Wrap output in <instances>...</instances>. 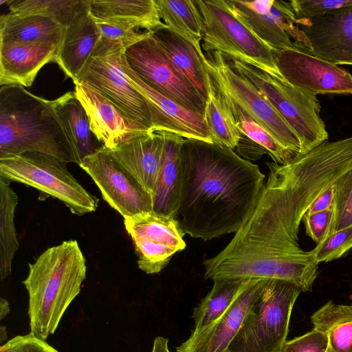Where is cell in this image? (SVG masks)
<instances>
[{"label": "cell", "mask_w": 352, "mask_h": 352, "mask_svg": "<svg viewBox=\"0 0 352 352\" xmlns=\"http://www.w3.org/2000/svg\"><path fill=\"white\" fill-rule=\"evenodd\" d=\"M266 164L269 175L253 210L228 244L204 261V277L280 279L311 292L318 264L300 246L299 226L329 180L301 156L284 165Z\"/></svg>", "instance_id": "cell-1"}, {"label": "cell", "mask_w": 352, "mask_h": 352, "mask_svg": "<svg viewBox=\"0 0 352 352\" xmlns=\"http://www.w3.org/2000/svg\"><path fill=\"white\" fill-rule=\"evenodd\" d=\"M175 219L184 234L209 241L235 233L253 210L264 184L259 167L234 150L184 139Z\"/></svg>", "instance_id": "cell-2"}, {"label": "cell", "mask_w": 352, "mask_h": 352, "mask_svg": "<svg viewBox=\"0 0 352 352\" xmlns=\"http://www.w3.org/2000/svg\"><path fill=\"white\" fill-rule=\"evenodd\" d=\"M26 151L80 164L81 159L67 136L53 101L19 85L0 88V159Z\"/></svg>", "instance_id": "cell-3"}, {"label": "cell", "mask_w": 352, "mask_h": 352, "mask_svg": "<svg viewBox=\"0 0 352 352\" xmlns=\"http://www.w3.org/2000/svg\"><path fill=\"white\" fill-rule=\"evenodd\" d=\"M86 272V260L76 240L52 246L29 263L23 283L29 294L31 334L45 340L55 332L79 294Z\"/></svg>", "instance_id": "cell-4"}, {"label": "cell", "mask_w": 352, "mask_h": 352, "mask_svg": "<svg viewBox=\"0 0 352 352\" xmlns=\"http://www.w3.org/2000/svg\"><path fill=\"white\" fill-rule=\"evenodd\" d=\"M226 63L248 79L270 102L295 132L300 142V153L327 141L326 125L320 117L316 96L295 87L251 64L223 54Z\"/></svg>", "instance_id": "cell-5"}, {"label": "cell", "mask_w": 352, "mask_h": 352, "mask_svg": "<svg viewBox=\"0 0 352 352\" xmlns=\"http://www.w3.org/2000/svg\"><path fill=\"white\" fill-rule=\"evenodd\" d=\"M300 292L294 283L268 278L224 352H280Z\"/></svg>", "instance_id": "cell-6"}, {"label": "cell", "mask_w": 352, "mask_h": 352, "mask_svg": "<svg viewBox=\"0 0 352 352\" xmlns=\"http://www.w3.org/2000/svg\"><path fill=\"white\" fill-rule=\"evenodd\" d=\"M195 3L202 17L201 48L205 52H221L285 80L276 64L274 50L237 19L226 0Z\"/></svg>", "instance_id": "cell-7"}, {"label": "cell", "mask_w": 352, "mask_h": 352, "mask_svg": "<svg viewBox=\"0 0 352 352\" xmlns=\"http://www.w3.org/2000/svg\"><path fill=\"white\" fill-rule=\"evenodd\" d=\"M67 162L34 151L0 159V177L34 187L59 199L76 215L94 212L98 199L69 172Z\"/></svg>", "instance_id": "cell-8"}, {"label": "cell", "mask_w": 352, "mask_h": 352, "mask_svg": "<svg viewBox=\"0 0 352 352\" xmlns=\"http://www.w3.org/2000/svg\"><path fill=\"white\" fill-rule=\"evenodd\" d=\"M205 57L212 85L236 102L283 146L299 154L300 142L298 136L266 98L230 67L221 52H208Z\"/></svg>", "instance_id": "cell-9"}, {"label": "cell", "mask_w": 352, "mask_h": 352, "mask_svg": "<svg viewBox=\"0 0 352 352\" xmlns=\"http://www.w3.org/2000/svg\"><path fill=\"white\" fill-rule=\"evenodd\" d=\"M125 50L120 44L100 38L77 82H83L93 87L125 113L153 131L148 106L122 69L121 58Z\"/></svg>", "instance_id": "cell-10"}, {"label": "cell", "mask_w": 352, "mask_h": 352, "mask_svg": "<svg viewBox=\"0 0 352 352\" xmlns=\"http://www.w3.org/2000/svg\"><path fill=\"white\" fill-rule=\"evenodd\" d=\"M125 56L131 68L154 89L204 116L206 100L173 64L151 33L126 49Z\"/></svg>", "instance_id": "cell-11"}, {"label": "cell", "mask_w": 352, "mask_h": 352, "mask_svg": "<svg viewBox=\"0 0 352 352\" xmlns=\"http://www.w3.org/2000/svg\"><path fill=\"white\" fill-rule=\"evenodd\" d=\"M79 166L92 178L103 199L124 219L153 212L152 196L104 146L84 157Z\"/></svg>", "instance_id": "cell-12"}, {"label": "cell", "mask_w": 352, "mask_h": 352, "mask_svg": "<svg viewBox=\"0 0 352 352\" xmlns=\"http://www.w3.org/2000/svg\"><path fill=\"white\" fill-rule=\"evenodd\" d=\"M124 224L133 240L138 267L146 274L159 273L186 248L184 235L172 217L151 212L125 218Z\"/></svg>", "instance_id": "cell-13"}, {"label": "cell", "mask_w": 352, "mask_h": 352, "mask_svg": "<svg viewBox=\"0 0 352 352\" xmlns=\"http://www.w3.org/2000/svg\"><path fill=\"white\" fill-rule=\"evenodd\" d=\"M273 53L280 73L291 85L315 96L352 94V75L338 65L295 43L291 48Z\"/></svg>", "instance_id": "cell-14"}, {"label": "cell", "mask_w": 352, "mask_h": 352, "mask_svg": "<svg viewBox=\"0 0 352 352\" xmlns=\"http://www.w3.org/2000/svg\"><path fill=\"white\" fill-rule=\"evenodd\" d=\"M121 65L128 79L144 98L150 111L153 131H167L185 139L213 142L203 115L192 111L162 95L131 68L125 52Z\"/></svg>", "instance_id": "cell-15"}, {"label": "cell", "mask_w": 352, "mask_h": 352, "mask_svg": "<svg viewBox=\"0 0 352 352\" xmlns=\"http://www.w3.org/2000/svg\"><path fill=\"white\" fill-rule=\"evenodd\" d=\"M74 91L87 113L91 131L107 148L153 131L86 83H76Z\"/></svg>", "instance_id": "cell-16"}, {"label": "cell", "mask_w": 352, "mask_h": 352, "mask_svg": "<svg viewBox=\"0 0 352 352\" xmlns=\"http://www.w3.org/2000/svg\"><path fill=\"white\" fill-rule=\"evenodd\" d=\"M268 278H248L227 311L215 322L176 348L177 352H224Z\"/></svg>", "instance_id": "cell-17"}, {"label": "cell", "mask_w": 352, "mask_h": 352, "mask_svg": "<svg viewBox=\"0 0 352 352\" xmlns=\"http://www.w3.org/2000/svg\"><path fill=\"white\" fill-rule=\"evenodd\" d=\"M296 24L310 43L309 53L336 65H352V6L320 16L296 19Z\"/></svg>", "instance_id": "cell-18"}, {"label": "cell", "mask_w": 352, "mask_h": 352, "mask_svg": "<svg viewBox=\"0 0 352 352\" xmlns=\"http://www.w3.org/2000/svg\"><path fill=\"white\" fill-rule=\"evenodd\" d=\"M234 14L258 38L279 51L307 42L303 32L296 24L290 1L274 0L270 11L258 14L247 8L241 0H226Z\"/></svg>", "instance_id": "cell-19"}, {"label": "cell", "mask_w": 352, "mask_h": 352, "mask_svg": "<svg viewBox=\"0 0 352 352\" xmlns=\"http://www.w3.org/2000/svg\"><path fill=\"white\" fill-rule=\"evenodd\" d=\"M59 43L0 42V85L30 87L41 69L56 63Z\"/></svg>", "instance_id": "cell-20"}, {"label": "cell", "mask_w": 352, "mask_h": 352, "mask_svg": "<svg viewBox=\"0 0 352 352\" xmlns=\"http://www.w3.org/2000/svg\"><path fill=\"white\" fill-rule=\"evenodd\" d=\"M100 38L99 29L91 13L90 0H85L69 23L64 27L56 61L74 84Z\"/></svg>", "instance_id": "cell-21"}, {"label": "cell", "mask_w": 352, "mask_h": 352, "mask_svg": "<svg viewBox=\"0 0 352 352\" xmlns=\"http://www.w3.org/2000/svg\"><path fill=\"white\" fill-rule=\"evenodd\" d=\"M163 146L160 132L152 131L107 149L152 196L160 170Z\"/></svg>", "instance_id": "cell-22"}, {"label": "cell", "mask_w": 352, "mask_h": 352, "mask_svg": "<svg viewBox=\"0 0 352 352\" xmlns=\"http://www.w3.org/2000/svg\"><path fill=\"white\" fill-rule=\"evenodd\" d=\"M164 146L160 170L153 190V212L175 219L181 184V148L185 138L160 131Z\"/></svg>", "instance_id": "cell-23"}, {"label": "cell", "mask_w": 352, "mask_h": 352, "mask_svg": "<svg viewBox=\"0 0 352 352\" xmlns=\"http://www.w3.org/2000/svg\"><path fill=\"white\" fill-rule=\"evenodd\" d=\"M177 68L194 85L206 100L214 91L206 65V57L189 41L168 29L165 25L151 32Z\"/></svg>", "instance_id": "cell-24"}, {"label": "cell", "mask_w": 352, "mask_h": 352, "mask_svg": "<svg viewBox=\"0 0 352 352\" xmlns=\"http://www.w3.org/2000/svg\"><path fill=\"white\" fill-rule=\"evenodd\" d=\"M52 101L61 124L81 161L104 146L91 131L87 113L74 91H68Z\"/></svg>", "instance_id": "cell-25"}, {"label": "cell", "mask_w": 352, "mask_h": 352, "mask_svg": "<svg viewBox=\"0 0 352 352\" xmlns=\"http://www.w3.org/2000/svg\"><path fill=\"white\" fill-rule=\"evenodd\" d=\"M64 27L55 20L38 15L12 12L0 16V42H61Z\"/></svg>", "instance_id": "cell-26"}, {"label": "cell", "mask_w": 352, "mask_h": 352, "mask_svg": "<svg viewBox=\"0 0 352 352\" xmlns=\"http://www.w3.org/2000/svg\"><path fill=\"white\" fill-rule=\"evenodd\" d=\"M93 16L113 19L144 31H153L164 25L155 0H90Z\"/></svg>", "instance_id": "cell-27"}, {"label": "cell", "mask_w": 352, "mask_h": 352, "mask_svg": "<svg viewBox=\"0 0 352 352\" xmlns=\"http://www.w3.org/2000/svg\"><path fill=\"white\" fill-rule=\"evenodd\" d=\"M160 17L165 26L203 52V21L191 0H155Z\"/></svg>", "instance_id": "cell-28"}, {"label": "cell", "mask_w": 352, "mask_h": 352, "mask_svg": "<svg viewBox=\"0 0 352 352\" xmlns=\"http://www.w3.org/2000/svg\"><path fill=\"white\" fill-rule=\"evenodd\" d=\"M314 329L325 333L331 352H352V305L331 300L311 317Z\"/></svg>", "instance_id": "cell-29"}, {"label": "cell", "mask_w": 352, "mask_h": 352, "mask_svg": "<svg viewBox=\"0 0 352 352\" xmlns=\"http://www.w3.org/2000/svg\"><path fill=\"white\" fill-rule=\"evenodd\" d=\"M212 280V289L194 309L191 334L199 332L219 318L235 300L247 279L220 278Z\"/></svg>", "instance_id": "cell-30"}, {"label": "cell", "mask_w": 352, "mask_h": 352, "mask_svg": "<svg viewBox=\"0 0 352 352\" xmlns=\"http://www.w3.org/2000/svg\"><path fill=\"white\" fill-rule=\"evenodd\" d=\"M18 197L10 182L0 177V278L3 280L11 274L12 262L19 248L14 223Z\"/></svg>", "instance_id": "cell-31"}, {"label": "cell", "mask_w": 352, "mask_h": 352, "mask_svg": "<svg viewBox=\"0 0 352 352\" xmlns=\"http://www.w3.org/2000/svg\"><path fill=\"white\" fill-rule=\"evenodd\" d=\"M213 88L206 103L204 117L206 126L213 143L234 150L242 133L222 96Z\"/></svg>", "instance_id": "cell-32"}, {"label": "cell", "mask_w": 352, "mask_h": 352, "mask_svg": "<svg viewBox=\"0 0 352 352\" xmlns=\"http://www.w3.org/2000/svg\"><path fill=\"white\" fill-rule=\"evenodd\" d=\"M215 89L221 94L226 103L230 108L235 122L241 132L263 146L271 156L274 162L284 165L293 160L296 155L293 151L283 146L236 102L223 94L217 88Z\"/></svg>", "instance_id": "cell-33"}, {"label": "cell", "mask_w": 352, "mask_h": 352, "mask_svg": "<svg viewBox=\"0 0 352 352\" xmlns=\"http://www.w3.org/2000/svg\"><path fill=\"white\" fill-rule=\"evenodd\" d=\"M85 0H9L10 12L52 19L63 27L69 23Z\"/></svg>", "instance_id": "cell-34"}, {"label": "cell", "mask_w": 352, "mask_h": 352, "mask_svg": "<svg viewBox=\"0 0 352 352\" xmlns=\"http://www.w3.org/2000/svg\"><path fill=\"white\" fill-rule=\"evenodd\" d=\"M333 217L328 234L352 226V169L333 184Z\"/></svg>", "instance_id": "cell-35"}, {"label": "cell", "mask_w": 352, "mask_h": 352, "mask_svg": "<svg viewBox=\"0 0 352 352\" xmlns=\"http://www.w3.org/2000/svg\"><path fill=\"white\" fill-rule=\"evenodd\" d=\"M93 17L99 29L102 40L120 44L126 49L151 33L117 19Z\"/></svg>", "instance_id": "cell-36"}, {"label": "cell", "mask_w": 352, "mask_h": 352, "mask_svg": "<svg viewBox=\"0 0 352 352\" xmlns=\"http://www.w3.org/2000/svg\"><path fill=\"white\" fill-rule=\"evenodd\" d=\"M351 248H352V226L330 234L318 243L310 252L314 261L319 264L337 259Z\"/></svg>", "instance_id": "cell-37"}, {"label": "cell", "mask_w": 352, "mask_h": 352, "mask_svg": "<svg viewBox=\"0 0 352 352\" xmlns=\"http://www.w3.org/2000/svg\"><path fill=\"white\" fill-rule=\"evenodd\" d=\"M296 19H311L337 12L352 6V0H292Z\"/></svg>", "instance_id": "cell-38"}, {"label": "cell", "mask_w": 352, "mask_h": 352, "mask_svg": "<svg viewBox=\"0 0 352 352\" xmlns=\"http://www.w3.org/2000/svg\"><path fill=\"white\" fill-rule=\"evenodd\" d=\"M328 336L315 329L301 336L285 341L280 352H327Z\"/></svg>", "instance_id": "cell-39"}, {"label": "cell", "mask_w": 352, "mask_h": 352, "mask_svg": "<svg viewBox=\"0 0 352 352\" xmlns=\"http://www.w3.org/2000/svg\"><path fill=\"white\" fill-rule=\"evenodd\" d=\"M333 217V208L305 213L302 221L307 234L317 244L322 241L328 234Z\"/></svg>", "instance_id": "cell-40"}, {"label": "cell", "mask_w": 352, "mask_h": 352, "mask_svg": "<svg viewBox=\"0 0 352 352\" xmlns=\"http://www.w3.org/2000/svg\"><path fill=\"white\" fill-rule=\"evenodd\" d=\"M0 352H58L30 333L25 336H17L2 345Z\"/></svg>", "instance_id": "cell-41"}, {"label": "cell", "mask_w": 352, "mask_h": 352, "mask_svg": "<svg viewBox=\"0 0 352 352\" xmlns=\"http://www.w3.org/2000/svg\"><path fill=\"white\" fill-rule=\"evenodd\" d=\"M236 148L241 156L253 160L259 159L263 154L267 153L263 146L250 139L243 133H241Z\"/></svg>", "instance_id": "cell-42"}, {"label": "cell", "mask_w": 352, "mask_h": 352, "mask_svg": "<svg viewBox=\"0 0 352 352\" xmlns=\"http://www.w3.org/2000/svg\"><path fill=\"white\" fill-rule=\"evenodd\" d=\"M333 184L321 192L311 204L306 213H314L333 208Z\"/></svg>", "instance_id": "cell-43"}, {"label": "cell", "mask_w": 352, "mask_h": 352, "mask_svg": "<svg viewBox=\"0 0 352 352\" xmlns=\"http://www.w3.org/2000/svg\"><path fill=\"white\" fill-rule=\"evenodd\" d=\"M151 352H170L168 349V340L162 336L156 337Z\"/></svg>", "instance_id": "cell-44"}, {"label": "cell", "mask_w": 352, "mask_h": 352, "mask_svg": "<svg viewBox=\"0 0 352 352\" xmlns=\"http://www.w3.org/2000/svg\"><path fill=\"white\" fill-rule=\"evenodd\" d=\"M10 311V307L7 300L1 298L0 300V319L2 320Z\"/></svg>", "instance_id": "cell-45"}, {"label": "cell", "mask_w": 352, "mask_h": 352, "mask_svg": "<svg viewBox=\"0 0 352 352\" xmlns=\"http://www.w3.org/2000/svg\"><path fill=\"white\" fill-rule=\"evenodd\" d=\"M1 333H0V336H1V342H3V337L5 338V339L6 338V328L4 327H1Z\"/></svg>", "instance_id": "cell-46"}, {"label": "cell", "mask_w": 352, "mask_h": 352, "mask_svg": "<svg viewBox=\"0 0 352 352\" xmlns=\"http://www.w3.org/2000/svg\"><path fill=\"white\" fill-rule=\"evenodd\" d=\"M350 298L352 300V295L350 296Z\"/></svg>", "instance_id": "cell-47"}, {"label": "cell", "mask_w": 352, "mask_h": 352, "mask_svg": "<svg viewBox=\"0 0 352 352\" xmlns=\"http://www.w3.org/2000/svg\"><path fill=\"white\" fill-rule=\"evenodd\" d=\"M327 352H331V351H330V349H329V350H328V351H327Z\"/></svg>", "instance_id": "cell-48"}]
</instances>
